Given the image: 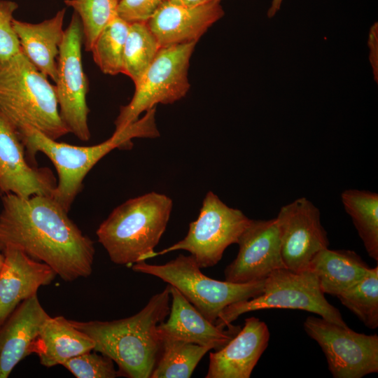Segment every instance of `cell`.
I'll use <instances>...</instances> for the list:
<instances>
[{"label": "cell", "mask_w": 378, "mask_h": 378, "mask_svg": "<svg viewBox=\"0 0 378 378\" xmlns=\"http://www.w3.org/2000/svg\"><path fill=\"white\" fill-rule=\"evenodd\" d=\"M8 248L48 265L65 281L86 278L92 272L93 241L50 195L4 194L0 252Z\"/></svg>", "instance_id": "6da1fadb"}, {"label": "cell", "mask_w": 378, "mask_h": 378, "mask_svg": "<svg viewBox=\"0 0 378 378\" xmlns=\"http://www.w3.org/2000/svg\"><path fill=\"white\" fill-rule=\"evenodd\" d=\"M170 296L168 284L132 316L110 321H69L93 340V351L116 363L119 376L150 378L162 347L158 326L169 313Z\"/></svg>", "instance_id": "7a4b0ae2"}, {"label": "cell", "mask_w": 378, "mask_h": 378, "mask_svg": "<svg viewBox=\"0 0 378 378\" xmlns=\"http://www.w3.org/2000/svg\"><path fill=\"white\" fill-rule=\"evenodd\" d=\"M156 106L122 130L115 131L105 141L90 146H78L57 142L35 129L26 127L18 132L30 158L38 152L54 164L58 182L52 197L69 212L83 181L90 169L115 148L130 149L134 138H156L160 132L155 122Z\"/></svg>", "instance_id": "3957f363"}, {"label": "cell", "mask_w": 378, "mask_h": 378, "mask_svg": "<svg viewBox=\"0 0 378 378\" xmlns=\"http://www.w3.org/2000/svg\"><path fill=\"white\" fill-rule=\"evenodd\" d=\"M0 115L17 131L31 127L53 140L69 133L55 86L22 51L0 60Z\"/></svg>", "instance_id": "277c9868"}, {"label": "cell", "mask_w": 378, "mask_h": 378, "mask_svg": "<svg viewBox=\"0 0 378 378\" xmlns=\"http://www.w3.org/2000/svg\"><path fill=\"white\" fill-rule=\"evenodd\" d=\"M173 207L168 196L150 192L115 207L99 225L98 241L115 264L132 266L153 258Z\"/></svg>", "instance_id": "5b68a950"}, {"label": "cell", "mask_w": 378, "mask_h": 378, "mask_svg": "<svg viewBox=\"0 0 378 378\" xmlns=\"http://www.w3.org/2000/svg\"><path fill=\"white\" fill-rule=\"evenodd\" d=\"M131 268L136 272L155 276L174 286L213 324L227 306L261 294L265 282L264 279L236 284L211 279L201 272L191 255L179 254L163 265L139 261L133 264Z\"/></svg>", "instance_id": "8992f818"}, {"label": "cell", "mask_w": 378, "mask_h": 378, "mask_svg": "<svg viewBox=\"0 0 378 378\" xmlns=\"http://www.w3.org/2000/svg\"><path fill=\"white\" fill-rule=\"evenodd\" d=\"M266 309L304 310L348 326L340 312L325 298L312 270L296 272L286 267L275 270L265 279L261 294L225 308L215 325L225 329L243 314Z\"/></svg>", "instance_id": "52a82bcc"}, {"label": "cell", "mask_w": 378, "mask_h": 378, "mask_svg": "<svg viewBox=\"0 0 378 378\" xmlns=\"http://www.w3.org/2000/svg\"><path fill=\"white\" fill-rule=\"evenodd\" d=\"M196 42L161 47L127 105L120 107L115 131L123 129L158 104H173L190 89L188 71Z\"/></svg>", "instance_id": "ba28073f"}, {"label": "cell", "mask_w": 378, "mask_h": 378, "mask_svg": "<svg viewBox=\"0 0 378 378\" xmlns=\"http://www.w3.org/2000/svg\"><path fill=\"white\" fill-rule=\"evenodd\" d=\"M251 219L241 210L228 206L212 191L204 198L197 218L191 222L186 236L153 258L169 252L184 250L202 268L213 267L221 260L225 250L237 244Z\"/></svg>", "instance_id": "9c48e42d"}, {"label": "cell", "mask_w": 378, "mask_h": 378, "mask_svg": "<svg viewBox=\"0 0 378 378\" xmlns=\"http://www.w3.org/2000/svg\"><path fill=\"white\" fill-rule=\"evenodd\" d=\"M83 32L78 15L74 13L64 30L57 59L55 92L60 117L69 132L78 139L90 138L87 104L88 80L82 63Z\"/></svg>", "instance_id": "30bf717a"}, {"label": "cell", "mask_w": 378, "mask_h": 378, "mask_svg": "<svg viewBox=\"0 0 378 378\" xmlns=\"http://www.w3.org/2000/svg\"><path fill=\"white\" fill-rule=\"evenodd\" d=\"M306 333L321 348L335 378H361L378 372V336L358 333L322 317L309 316Z\"/></svg>", "instance_id": "8fae6325"}, {"label": "cell", "mask_w": 378, "mask_h": 378, "mask_svg": "<svg viewBox=\"0 0 378 378\" xmlns=\"http://www.w3.org/2000/svg\"><path fill=\"white\" fill-rule=\"evenodd\" d=\"M276 218L286 268L296 272L309 270L314 257L329 246L319 209L302 197L281 207Z\"/></svg>", "instance_id": "7c38bea8"}, {"label": "cell", "mask_w": 378, "mask_h": 378, "mask_svg": "<svg viewBox=\"0 0 378 378\" xmlns=\"http://www.w3.org/2000/svg\"><path fill=\"white\" fill-rule=\"evenodd\" d=\"M239 251L224 270L225 280L247 284L265 279L276 270L285 268L276 218L251 219L237 241Z\"/></svg>", "instance_id": "4fadbf2b"}, {"label": "cell", "mask_w": 378, "mask_h": 378, "mask_svg": "<svg viewBox=\"0 0 378 378\" xmlns=\"http://www.w3.org/2000/svg\"><path fill=\"white\" fill-rule=\"evenodd\" d=\"M17 130L0 115V191L22 197L52 196L57 186L47 167L30 166Z\"/></svg>", "instance_id": "5bb4252c"}, {"label": "cell", "mask_w": 378, "mask_h": 378, "mask_svg": "<svg viewBox=\"0 0 378 378\" xmlns=\"http://www.w3.org/2000/svg\"><path fill=\"white\" fill-rule=\"evenodd\" d=\"M270 330L258 318L245 319L242 329L224 346L209 354L206 378H249L268 346Z\"/></svg>", "instance_id": "9a60e30c"}, {"label": "cell", "mask_w": 378, "mask_h": 378, "mask_svg": "<svg viewBox=\"0 0 378 378\" xmlns=\"http://www.w3.org/2000/svg\"><path fill=\"white\" fill-rule=\"evenodd\" d=\"M220 3L186 7L164 4L146 22L160 47L197 42L224 15Z\"/></svg>", "instance_id": "2e32d148"}, {"label": "cell", "mask_w": 378, "mask_h": 378, "mask_svg": "<svg viewBox=\"0 0 378 378\" xmlns=\"http://www.w3.org/2000/svg\"><path fill=\"white\" fill-rule=\"evenodd\" d=\"M2 253L4 260L0 271V326L21 302L37 295L41 286L50 284L57 276L50 266L18 249L8 248Z\"/></svg>", "instance_id": "e0dca14e"}, {"label": "cell", "mask_w": 378, "mask_h": 378, "mask_svg": "<svg viewBox=\"0 0 378 378\" xmlns=\"http://www.w3.org/2000/svg\"><path fill=\"white\" fill-rule=\"evenodd\" d=\"M169 286L172 307L168 320L158 326L160 339L177 340L218 350L239 331V327L230 326L225 330L211 323L177 288Z\"/></svg>", "instance_id": "ac0fdd59"}, {"label": "cell", "mask_w": 378, "mask_h": 378, "mask_svg": "<svg viewBox=\"0 0 378 378\" xmlns=\"http://www.w3.org/2000/svg\"><path fill=\"white\" fill-rule=\"evenodd\" d=\"M50 316L37 295L21 302L0 326V378L30 355L29 349L43 323Z\"/></svg>", "instance_id": "d6986e66"}, {"label": "cell", "mask_w": 378, "mask_h": 378, "mask_svg": "<svg viewBox=\"0 0 378 378\" xmlns=\"http://www.w3.org/2000/svg\"><path fill=\"white\" fill-rule=\"evenodd\" d=\"M65 13L66 8H62L51 18L36 24L13 20L22 53L55 83L57 80V59L64 34Z\"/></svg>", "instance_id": "ffe728a7"}, {"label": "cell", "mask_w": 378, "mask_h": 378, "mask_svg": "<svg viewBox=\"0 0 378 378\" xmlns=\"http://www.w3.org/2000/svg\"><path fill=\"white\" fill-rule=\"evenodd\" d=\"M94 343L62 316H50L32 342L29 354L37 355L47 368L62 365L66 360L93 350Z\"/></svg>", "instance_id": "44dd1931"}, {"label": "cell", "mask_w": 378, "mask_h": 378, "mask_svg": "<svg viewBox=\"0 0 378 378\" xmlns=\"http://www.w3.org/2000/svg\"><path fill=\"white\" fill-rule=\"evenodd\" d=\"M370 268L354 251L327 248L314 257L309 270L315 274L324 294L337 297L361 280Z\"/></svg>", "instance_id": "7402d4cb"}, {"label": "cell", "mask_w": 378, "mask_h": 378, "mask_svg": "<svg viewBox=\"0 0 378 378\" xmlns=\"http://www.w3.org/2000/svg\"><path fill=\"white\" fill-rule=\"evenodd\" d=\"M368 255L378 261V194L365 190L346 189L341 194Z\"/></svg>", "instance_id": "603a6c76"}, {"label": "cell", "mask_w": 378, "mask_h": 378, "mask_svg": "<svg viewBox=\"0 0 378 378\" xmlns=\"http://www.w3.org/2000/svg\"><path fill=\"white\" fill-rule=\"evenodd\" d=\"M161 354L150 378H188L209 347L163 338Z\"/></svg>", "instance_id": "cb8c5ba5"}, {"label": "cell", "mask_w": 378, "mask_h": 378, "mask_svg": "<svg viewBox=\"0 0 378 378\" xmlns=\"http://www.w3.org/2000/svg\"><path fill=\"white\" fill-rule=\"evenodd\" d=\"M160 46L146 22L130 23L124 50L123 74L136 85L150 66Z\"/></svg>", "instance_id": "d4e9b609"}, {"label": "cell", "mask_w": 378, "mask_h": 378, "mask_svg": "<svg viewBox=\"0 0 378 378\" xmlns=\"http://www.w3.org/2000/svg\"><path fill=\"white\" fill-rule=\"evenodd\" d=\"M130 23L115 17L100 32L91 49L94 62L105 74H123L124 50Z\"/></svg>", "instance_id": "484cf974"}, {"label": "cell", "mask_w": 378, "mask_h": 378, "mask_svg": "<svg viewBox=\"0 0 378 378\" xmlns=\"http://www.w3.org/2000/svg\"><path fill=\"white\" fill-rule=\"evenodd\" d=\"M337 298L370 329L378 327V267Z\"/></svg>", "instance_id": "4316f807"}, {"label": "cell", "mask_w": 378, "mask_h": 378, "mask_svg": "<svg viewBox=\"0 0 378 378\" xmlns=\"http://www.w3.org/2000/svg\"><path fill=\"white\" fill-rule=\"evenodd\" d=\"M119 0H65L81 22L83 43L86 51L92 46L104 28L118 15Z\"/></svg>", "instance_id": "83f0119b"}, {"label": "cell", "mask_w": 378, "mask_h": 378, "mask_svg": "<svg viewBox=\"0 0 378 378\" xmlns=\"http://www.w3.org/2000/svg\"><path fill=\"white\" fill-rule=\"evenodd\" d=\"M61 365L76 378H115L119 376L113 360L93 350L71 358Z\"/></svg>", "instance_id": "f1b7e54d"}, {"label": "cell", "mask_w": 378, "mask_h": 378, "mask_svg": "<svg viewBox=\"0 0 378 378\" xmlns=\"http://www.w3.org/2000/svg\"><path fill=\"white\" fill-rule=\"evenodd\" d=\"M16 2L0 0V60L7 59L21 51L18 37L13 26Z\"/></svg>", "instance_id": "f546056e"}, {"label": "cell", "mask_w": 378, "mask_h": 378, "mask_svg": "<svg viewBox=\"0 0 378 378\" xmlns=\"http://www.w3.org/2000/svg\"><path fill=\"white\" fill-rule=\"evenodd\" d=\"M169 0H119L118 15L127 22H147Z\"/></svg>", "instance_id": "4dcf8cb0"}, {"label": "cell", "mask_w": 378, "mask_h": 378, "mask_svg": "<svg viewBox=\"0 0 378 378\" xmlns=\"http://www.w3.org/2000/svg\"><path fill=\"white\" fill-rule=\"evenodd\" d=\"M377 24H374L371 29H370V36H369V45H370V62H371V64L372 66V69H373V71H374V74H375V71H376V74L377 75V57L376 55H377V42H378V40H377Z\"/></svg>", "instance_id": "1f68e13d"}, {"label": "cell", "mask_w": 378, "mask_h": 378, "mask_svg": "<svg viewBox=\"0 0 378 378\" xmlns=\"http://www.w3.org/2000/svg\"><path fill=\"white\" fill-rule=\"evenodd\" d=\"M171 2L186 7H195L211 3H220L221 0H169Z\"/></svg>", "instance_id": "d6a6232c"}, {"label": "cell", "mask_w": 378, "mask_h": 378, "mask_svg": "<svg viewBox=\"0 0 378 378\" xmlns=\"http://www.w3.org/2000/svg\"><path fill=\"white\" fill-rule=\"evenodd\" d=\"M283 0H272L271 5L267 10L268 18L274 17L281 8Z\"/></svg>", "instance_id": "836d02e7"}, {"label": "cell", "mask_w": 378, "mask_h": 378, "mask_svg": "<svg viewBox=\"0 0 378 378\" xmlns=\"http://www.w3.org/2000/svg\"><path fill=\"white\" fill-rule=\"evenodd\" d=\"M4 260V256L3 253H1L0 252V271H1V267L3 266Z\"/></svg>", "instance_id": "e575fe53"}]
</instances>
